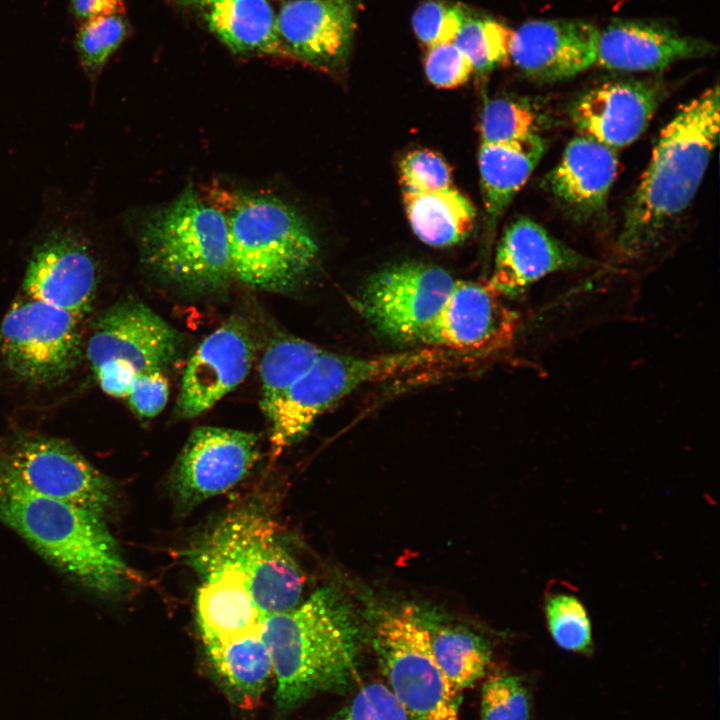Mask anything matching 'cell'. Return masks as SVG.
<instances>
[{"instance_id": "cell-1", "label": "cell", "mask_w": 720, "mask_h": 720, "mask_svg": "<svg viewBox=\"0 0 720 720\" xmlns=\"http://www.w3.org/2000/svg\"><path fill=\"white\" fill-rule=\"evenodd\" d=\"M260 630L273 664L279 709L295 708L317 693L344 690L353 681L362 630L335 589L320 588L294 608L263 618Z\"/></svg>"}, {"instance_id": "cell-2", "label": "cell", "mask_w": 720, "mask_h": 720, "mask_svg": "<svg viewBox=\"0 0 720 720\" xmlns=\"http://www.w3.org/2000/svg\"><path fill=\"white\" fill-rule=\"evenodd\" d=\"M719 98L718 85L708 88L661 130L626 206L617 242L625 259L652 250L692 202L718 142Z\"/></svg>"}, {"instance_id": "cell-3", "label": "cell", "mask_w": 720, "mask_h": 720, "mask_svg": "<svg viewBox=\"0 0 720 720\" xmlns=\"http://www.w3.org/2000/svg\"><path fill=\"white\" fill-rule=\"evenodd\" d=\"M0 521L99 595L119 594L130 583V569L104 517L90 510L37 494L0 473Z\"/></svg>"}, {"instance_id": "cell-4", "label": "cell", "mask_w": 720, "mask_h": 720, "mask_svg": "<svg viewBox=\"0 0 720 720\" xmlns=\"http://www.w3.org/2000/svg\"><path fill=\"white\" fill-rule=\"evenodd\" d=\"M209 200L226 219L233 277L255 288L287 292L312 272L317 241L287 203L216 186Z\"/></svg>"}, {"instance_id": "cell-5", "label": "cell", "mask_w": 720, "mask_h": 720, "mask_svg": "<svg viewBox=\"0 0 720 720\" xmlns=\"http://www.w3.org/2000/svg\"><path fill=\"white\" fill-rule=\"evenodd\" d=\"M33 232L24 294L83 319L100 277L97 229L88 200L50 197Z\"/></svg>"}, {"instance_id": "cell-6", "label": "cell", "mask_w": 720, "mask_h": 720, "mask_svg": "<svg viewBox=\"0 0 720 720\" xmlns=\"http://www.w3.org/2000/svg\"><path fill=\"white\" fill-rule=\"evenodd\" d=\"M139 244L151 268L186 288L216 291L233 278L225 216L192 187L144 221Z\"/></svg>"}, {"instance_id": "cell-7", "label": "cell", "mask_w": 720, "mask_h": 720, "mask_svg": "<svg viewBox=\"0 0 720 720\" xmlns=\"http://www.w3.org/2000/svg\"><path fill=\"white\" fill-rule=\"evenodd\" d=\"M186 555L197 571L222 565L241 571L262 619L300 603L304 584L300 568L280 542L273 521L256 510L229 514Z\"/></svg>"}, {"instance_id": "cell-8", "label": "cell", "mask_w": 720, "mask_h": 720, "mask_svg": "<svg viewBox=\"0 0 720 720\" xmlns=\"http://www.w3.org/2000/svg\"><path fill=\"white\" fill-rule=\"evenodd\" d=\"M182 344V335L151 308L127 301L97 318L85 353L101 389L126 398L138 373L170 365Z\"/></svg>"}, {"instance_id": "cell-9", "label": "cell", "mask_w": 720, "mask_h": 720, "mask_svg": "<svg viewBox=\"0 0 720 720\" xmlns=\"http://www.w3.org/2000/svg\"><path fill=\"white\" fill-rule=\"evenodd\" d=\"M374 648L408 720H458L461 696L437 666L427 625L409 608L385 616Z\"/></svg>"}, {"instance_id": "cell-10", "label": "cell", "mask_w": 720, "mask_h": 720, "mask_svg": "<svg viewBox=\"0 0 720 720\" xmlns=\"http://www.w3.org/2000/svg\"><path fill=\"white\" fill-rule=\"evenodd\" d=\"M81 320L29 296L17 300L0 325L3 364L27 384L38 387L62 384L81 360Z\"/></svg>"}, {"instance_id": "cell-11", "label": "cell", "mask_w": 720, "mask_h": 720, "mask_svg": "<svg viewBox=\"0 0 720 720\" xmlns=\"http://www.w3.org/2000/svg\"><path fill=\"white\" fill-rule=\"evenodd\" d=\"M0 473L29 490L102 517L113 504L110 481L75 448L46 436H25L0 449Z\"/></svg>"}, {"instance_id": "cell-12", "label": "cell", "mask_w": 720, "mask_h": 720, "mask_svg": "<svg viewBox=\"0 0 720 720\" xmlns=\"http://www.w3.org/2000/svg\"><path fill=\"white\" fill-rule=\"evenodd\" d=\"M455 282L441 267L406 262L374 274L361 290L355 305L382 334L417 342Z\"/></svg>"}, {"instance_id": "cell-13", "label": "cell", "mask_w": 720, "mask_h": 720, "mask_svg": "<svg viewBox=\"0 0 720 720\" xmlns=\"http://www.w3.org/2000/svg\"><path fill=\"white\" fill-rule=\"evenodd\" d=\"M520 322V315L487 283L456 281L417 342L474 358L489 357L512 346Z\"/></svg>"}, {"instance_id": "cell-14", "label": "cell", "mask_w": 720, "mask_h": 720, "mask_svg": "<svg viewBox=\"0 0 720 720\" xmlns=\"http://www.w3.org/2000/svg\"><path fill=\"white\" fill-rule=\"evenodd\" d=\"M258 456L254 433L213 426L194 429L171 475L177 501L191 509L226 492L247 476Z\"/></svg>"}, {"instance_id": "cell-15", "label": "cell", "mask_w": 720, "mask_h": 720, "mask_svg": "<svg viewBox=\"0 0 720 720\" xmlns=\"http://www.w3.org/2000/svg\"><path fill=\"white\" fill-rule=\"evenodd\" d=\"M664 97L656 81H608L577 97L569 117L580 136L616 151L643 134Z\"/></svg>"}, {"instance_id": "cell-16", "label": "cell", "mask_w": 720, "mask_h": 720, "mask_svg": "<svg viewBox=\"0 0 720 720\" xmlns=\"http://www.w3.org/2000/svg\"><path fill=\"white\" fill-rule=\"evenodd\" d=\"M254 346L246 324L230 320L197 347L183 374L177 415L197 417L236 388L247 376Z\"/></svg>"}, {"instance_id": "cell-17", "label": "cell", "mask_w": 720, "mask_h": 720, "mask_svg": "<svg viewBox=\"0 0 720 720\" xmlns=\"http://www.w3.org/2000/svg\"><path fill=\"white\" fill-rule=\"evenodd\" d=\"M598 35L584 20H531L512 32L509 56L532 79L564 80L595 64Z\"/></svg>"}, {"instance_id": "cell-18", "label": "cell", "mask_w": 720, "mask_h": 720, "mask_svg": "<svg viewBox=\"0 0 720 720\" xmlns=\"http://www.w3.org/2000/svg\"><path fill=\"white\" fill-rule=\"evenodd\" d=\"M597 265L537 222L520 217L506 228L498 243L487 284L503 298L518 297L549 274Z\"/></svg>"}, {"instance_id": "cell-19", "label": "cell", "mask_w": 720, "mask_h": 720, "mask_svg": "<svg viewBox=\"0 0 720 720\" xmlns=\"http://www.w3.org/2000/svg\"><path fill=\"white\" fill-rule=\"evenodd\" d=\"M715 50L706 40L651 21L615 20L599 30L595 64L618 71H659Z\"/></svg>"}, {"instance_id": "cell-20", "label": "cell", "mask_w": 720, "mask_h": 720, "mask_svg": "<svg viewBox=\"0 0 720 720\" xmlns=\"http://www.w3.org/2000/svg\"><path fill=\"white\" fill-rule=\"evenodd\" d=\"M618 169L614 150L578 136L567 144L544 186L569 215L589 220L605 210Z\"/></svg>"}, {"instance_id": "cell-21", "label": "cell", "mask_w": 720, "mask_h": 720, "mask_svg": "<svg viewBox=\"0 0 720 720\" xmlns=\"http://www.w3.org/2000/svg\"><path fill=\"white\" fill-rule=\"evenodd\" d=\"M286 53L315 63L342 59L352 40L354 13L350 0H292L276 17Z\"/></svg>"}, {"instance_id": "cell-22", "label": "cell", "mask_w": 720, "mask_h": 720, "mask_svg": "<svg viewBox=\"0 0 720 720\" xmlns=\"http://www.w3.org/2000/svg\"><path fill=\"white\" fill-rule=\"evenodd\" d=\"M198 573L203 578L196 594L202 639L231 637L260 627L262 617L241 571L222 565Z\"/></svg>"}, {"instance_id": "cell-23", "label": "cell", "mask_w": 720, "mask_h": 720, "mask_svg": "<svg viewBox=\"0 0 720 720\" xmlns=\"http://www.w3.org/2000/svg\"><path fill=\"white\" fill-rule=\"evenodd\" d=\"M202 641L213 671L233 701L244 708L255 707L273 679V664L260 627Z\"/></svg>"}, {"instance_id": "cell-24", "label": "cell", "mask_w": 720, "mask_h": 720, "mask_svg": "<svg viewBox=\"0 0 720 720\" xmlns=\"http://www.w3.org/2000/svg\"><path fill=\"white\" fill-rule=\"evenodd\" d=\"M545 148L541 136L521 146L481 144L478 164L487 236L494 232L500 217L540 162Z\"/></svg>"}, {"instance_id": "cell-25", "label": "cell", "mask_w": 720, "mask_h": 720, "mask_svg": "<svg viewBox=\"0 0 720 720\" xmlns=\"http://www.w3.org/2000/svg\"><path fill=\"white\" fill-rule=\"evenodd\" d=\"M405 212L414 234L432 247H449L472 231L476 210L456 188L403 193Z\"/></svg>"}, {"instance_id": "cell-26", "label": "cell", "mask_w": 720, "mask_h": 720, "mask_svg": "<svg viewBox=\"0 0 720 720\" xmlns=\"http://www.w3.org/2000/svg\"><path fill=\"white\" fill-rule=\"evenodd\" d=\"M210 28L236 53L286 54L266 0H206Z\"/></svg>"}, {"instance_id": "cell-27", "label": "cell", "mask_w": 720, "mask_h": 720, "mask_svg": "<svg viewBox=\"0 0 720 720\" xmlns=\"http://www.w3.org/2000/svg\"><path fill=\"white\" fill-rule=\"evenodd\" d=\"M432 656L450 684L459 692L482 678L491 654L486 643L459 626H427Z\"/></svg>"}, {"instance_id": "cell-28", "label": "cell", "mask_w": 720, "mask_h": 720, "mask_svg": "<svg viewBox=\"0 0 720 720\" xmlns=\"http://www.w3.org/2000/svg\"><path fill=\"white\" fill-rule=\"evenodd\" d=\"M323 350L298 337H280L265 350L260 361V407L268 417L282 394L314 364Z\"/></svg>"}, {"instance_id": "cell-29", "label": "cell", "mask_w": 720, "mask_h": 720, "mask_svg": "<svg viewBox=\"0 0 720 720\" xmlns=\"http://www.w3.org/2000/svg\"><path fill=\"white\" fill-rule=\"evenodd\" d=\"M480 135L481 144H529L540 136L536 112L519 99H491L482 110Z\"/></svg>"}, {"instance_id": "cell-30", "label": "cell", "mask_w": 720, "mask_h": 720, "mask_svg": "<svg viewBox=\"0 0 720 720\" xmlns=\"http://www.w3.org/2000/svg\"><path fill=\"white\" fill-rule=\"evenodd\" d=\"M512 31L489 18H468L453 43L470 60L474 71L488 72L510 58Z\"/></svg>"}, {"instance_id": "cell-31", "label": "cell", "mask_w": 720, "mask_h": 720, "mask_svg": "<svg viewBox=\"0 0 720 720\" xmlns=\"http://www.w3.org/2000/svg\"><path fill=\"white\" fill-rule=\"evenodd\" d=\"M127 33L128 25L123 14L100 16L80 24L75 49L80 66L91 81L97 78Z\"/></svg>"}, {"instance_id": "cell-32", "label": "cell", "mask_w": 720, "mask_h": 720, "mask_svg": "<svg viewBox=\"0 0 720 720\" xmlns=\"http://www.w3.org/2000/svg\"><path fill=\"white\" fill-rule=\"evenodd\" d=\"M548 630L556 644L568 651L589 653L592 629L588 613L575 596L555 593L545 601Z\"/></svg>"}, {"instance_id": "cell-33", "label": "cell", "mask_w": 720, "mask_h": 720, "mask_svg": "<svg viewBox=\"0 0 720 720\" xmlns=\"http://www.w3.org/2000/svg\"><path fill=\"white\" fill-rule=\"evenodd\" d=\"M531 701L523 680L513 674L491 676L481 691V720H530Z\"/></svg>"}, {"instance_id": "cell-34", "label": "cell", "mask_w": 720, "mask_h": 720, "mask_svg": "<svg viewBox=\"0 0 720 720\" xmlns=\"http://www.w3.org/2000/svg\"><path fill=\"white\" fill-rule=\"evenodd\" d=\"M403 193H421L452 187V173L437 152L422 148L405 154L399 163Z\"/></svg>"}, {"instance_id": "cell-35", "label": "cell", "mask_w": 720, "mask_h": 720, "mask_svg": "<svg viewBox=\"0 0 720 720\" xmlns=\"http://www.w3.org/2000/svg\"><path fill=\"white\" fill-rule=\"evenodd\" d=\"M468 18L459 5L429 0L415 10L412 25L418 39L430 48L453 42Z\"/></svg>"}, {"instance_id": "cell-36", "label": "cell", "mask_w": 720, "mask_h": 720, "mask_svg": "<svg viewBox=\"0 0 720 720\" xmlns=\"http://www.w3.org/2000/svg\"><path fill=\"white\" fill-rule=\"evenodd\" d=\"M332 720H408V717L387 684L371 682L362 686Z\"/></svg>"}, {"instance_id": "cell-37", "label": "cell", "mask_w": 720, "mask_h": 720, "mask_svg": "<svg viewBox=\"0 0 720 720\" xmlns=\"http://www.w3.org/2000/svg\"><path fill=\"white\" fill-rule=\"evenodd\" d=\"M424 65L429 82L443 89L462 86L474 72L470 60L453 42L430 47Z\"/></svg>"}, {"instance_id": "cell-38", "label": "cell", "mask_w": 720, "mask_h": 720, "mask_svg": "<svg viewBox=\"0 0 720 720\" xmlns=\"http://www.w3.org/2000/svg\"><path fill=\"white\" fill-rule=\"evenodd\" d=\"M168 396L169 384L162 370H150L133 378L126 398L137 416L151 418L164 409Z\"/></svg>"}, {"instance_id": "cell-39", "label": "cell", "mask_w": 720, "mask_h": 720, "mask_svg": "<svg viewBox=\"0 0 720 720\" xmlns=\"http://www.w3.org/2000/svg\"><path fill=\"white\" fill-rule=\"evenodd\" d=\"M74 17L81 24L90 19L113 14H124V0H70Z\"/></svg>"}, {"instance_id": "cell-40", "label": "cell", "mask_w": 720, "mask_h": 720, "mask_svg": "<svg viewBox=\"0 0 720 720\" xmlns=\"http://www.w3.org/2000/svg\"><path fill=\"white\" fill-rule=\"evenodd\" d=\"M182 1L185 3H190V4H205L206 3V0H182Z\"/></svg>"}]
</instances>
